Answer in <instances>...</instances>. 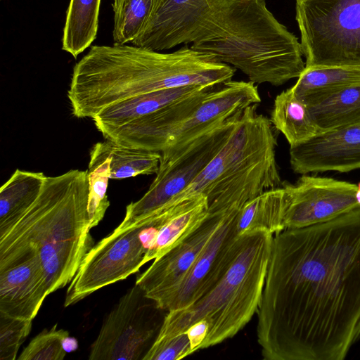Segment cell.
<instances>
[{"label":"cell","mask_w":360,"mask_h":360,"mask_svg":"<svg viewBox=\"0 0 360 360\" xmlns=\"http://www.w3.org/2000/svg\"><path fill=\"white\" fill-rule=\"evenodd\" d=\"M88 197L87 170L46 176L29 209L0 227V266L33 248L41 257L49 294L69 284L94 246Z\"/></svg>","instance_id":"obj_3"},{"label":"cell","mask_w":360,"mask_h":360,"mask_svg":"<svg viewBox=\"0 0 360 360\" xmlns=\"http://www.w3.org/2000/svg\"><path fill=\"white\" fill-rule=\"evenodd\" d=\"M242 111L176 150L161 151L154 180L139 200L127 206L118 226H127L163 207L189 186L225 145Z\"/></svg>","instance_id":"obj_7"},{"label":"cell","mask_w":360,"mask_h":360,"mask_svg":"<svg viewBox=\"0 0 360 360\" xmlns=\"http://www.w3.org/2000/svg\"><path fill=\"white\" fill-rule=\"evenodd\" d=\"M296 1H298V0H296Z\"/></svg>","instance_id":"obj_34"},{"label":"cell","mask_w":360,"mask_h":360,"mask_svg":"<svg viewBox=\"0 0 360 360\" xmlns=\"http://www.w3.org/2000/svg\"><path fill=\"white\" fill-rule=\"evenodd\" d=\"M260 102L255 83L227 81L207 94L193 113L174 129L163 150H176L237 112Z\"/></svg>","instance_id":"obj_13"},{"label":"cell","mask_w":360,"mask_h":360,"mask_svg":"<svg viewBox=\"0 0 360 360\" xmlns=\"http://www.w3.org/2000/svg\"><path fill=\"white\" fill-rule=\"evenodd\" d=\"M267 360H343L360 340V207L273 235L257 309Z\"/></svg>","instance_id":"obj_1"},{"label":"cell","mask_w":360,"mask_h":360,"mask_svg":"<svg viewBox=\"0 0 360 360\" xmlns=\"http://www.w3.org/2000/svg\"><path fill=\"white\" fill-rule=\"evenodd\" d=\"M77 342L75 338L68 337L64 342V348L66 352L75 351L77 348Z\"/></svg>","instance_id":"obj_32"},{"label":"cell","mask_w":360,"mask_h":360,"mask_svg":"<svg viewBox=\"0 0 360 360\" xmlns=\"http://www.w3.org/2000/svg\"><path fill=\"white\" fill-rule=\"evenodd\" d=\"M169 206H172V212L146 253L143 266L164 255L200 224L207 215V200L204 195Z\"/></svg>","instance_id":"obj_19"},{"label":"cell","mask_w":360,"mask_h":360,"mask_svg":"<svg viewBox=\"0 0 360 360\" xmlns=\"http://www.w3.org/2000/svg\"><path fill=\"white\" fill-rule=\"evenodd\" d=\"M241 208L230 211L191 269L155 302L167 311L184 308L211 290L224 276L238 249L236 220Z\"/></svg>","instance_id":"obj_10"},{"label":"cell","mask_w":360,"mask_h":360,"mask_svg":"<svg viewBox=\"0 0 360 360\" xmlns=\"http://www.w3.org/2000/svg\"><path fill=\"white\" fill-rule=\"evenodd\" d=\"M32 320L0 312V360H15L32 329Z\"/></svg>","instance_id":"obj_29"},{"label":"cell","mask_w":360,"mask_h":360,"mask_svg":"<svg viewBox=\"0 0 360 360\" xmlns=\"http://www.w3.org/2000/svg\"><path fill=\"white\" fill-rule=\"evenodd\" d=\"M205 87L186 86L138 95L104 108L91 119L101 132L164 108Z\"/></svg>","instance_id":"obj_17"},{"label":"cell","mask_w":360,"mask_h":360,"mask_svg":"<svg viewBox=\"0 0 360 360\" xmlns=\"http://www.w3.org/2000/svg\"><path fill=\"white\" fill-rule=\"evenodd\" d=\"M290 163L293 172L301 174L360 168V124L321 132L290 146Z\"/></svg>","instance_id":"obj_16"},{"label":"cell","mask_w":360,"mask_h":360,"mask_svg":"<svg viewBox=\"0 0 360 360\" xmlns=\"http://www.w3.org/2000/svg\"><path fill=\"white\" fill-rule=\"evenodd\" d=\"M356 200L358 204L360 205V182L357 185V191L356 192Z\"/></svg>","instance_id":"obj_33"},{"label":"cell","mask_w":360,"mask_h":360,"mask_svg":"<svg viewBox=\"0 0 360 360\" xmlns=\"http://www.w3.org/2000/svg\"><path fill=\"white\" fill-rule=\"evenodd\" d=\"M272 241L273 234L264 231L240 235L237 253L224 276L191 304L169 311L155 341L185 333L201 319L207 322L209 329L200 349L236 335L257 311Z\"/></svg>","instance_id":"obj_5"},{"label":"cell","mask_w":360,"mask_h":360,"mask_svg":"<svg viewBox=\"0 0 360 360\" xmlns=\"http://www.w3.org/2000/svg\"><path fill=\"white\" fill-rule=\"evenodd\" d=\"M88 212L90 226L96 227L103 219L110 206L107 195L108 181L110 179V160L104 158L99 163L89 166Z\"/></svg>","instance_id":"obj_27"},{"label":"cell","mask_w":360,"mask_h":360,"mask_svg":"<svg viewBox=\"0 0 360 360\" xmlns=\"http://www.w3.org/2000/svg\"><path fill=\"white\" fill-rule=\"evenodd\" d=\"M208 329L207 322L201 319L192 324L185 332L188 337L193 353L200 349L201 344L207 335Z\"/></svg>","instance_id":"obj_31"},{"label":"cell","mask_w":360,"mask_h":360,"mask_svg":"<svg viewBox=\"0 0 360 360\" xmlns=\"http://www.w3.org/2000/svg\"><path fill=\"white\" fill-rule=\"evenodd\" d=\"M218 86L205 87L164 108L101 133L105 139L126 146L161 152L168 146L174 129Z\"/></svg>","instance_id":"obj_14"},{"label":"cell","mask_w":360,"mask_h":360,"mask_svg":"<svg viewBox=\"0 0 360 360\" xmlns=\"http://www.w3.org/2000/svg\"><path fill=\"white\" fill-rule=\"evenodd\" d=\"M113 44L132 42L146 28L158 0H112Z\"/></svg>","instance_id":"obj_26"},{"label":"cell","mask_w":360,"mask_h":360,"mask_svg":"<svg viewBox=\"0 0 360 360\" xmlns=\"http://www.w3.org/2000/svg\"><path fill=\"white\" fill-rule=\"evenodd\" d=\"M168 311L135 284L103 319L90 346L89 359L143 360Z\"/></svg>","instance_id":"obj_8"},{"label":"cell","mask_w":360,"mask_h":360,"mask_svg":"<svg viewBox=\"0 0 360 360\" xmlns=\"http://www.w3.org/2000/svg\"><path fill=\"white\" fill-rule=\"evenodd\" d=\"M146 221L143 217L127 226H117L94 245L69 283L65 307L139 271L147 252L141 236Z\"/></svg>","instance_id":"obj_9"},{"label":"cell","mask_w":360,"mask_h":360,"mask_svg":"<svg viewBox=\"0 0 360 360\" xmlns=\"http://www.w3.org/2000/svg\"><path fill=\"white\" fill-rule=\"evenodd\" d=\"M46 176L17 169L0 189V227L25 213L39 195Z\"/></svg>","instance_id":"obj_23"},{"label":"cell","mask_w":360,"mask_h":360,"mask_svg":"<svg viewBox=\"0 0 360 360\" xmlns=\"http://www.w3.org/2000/svg\"><path fill=\"white\" fill-rule=\"evenodd\" d=\"M305 67L360 66V0H298Z\"/></svg>","instance_id":"obj_6"},{"label":"cell","mask_w":360,"mask_h":360,"mask_svg":"<svg viewBox=\"0 0 360 360\" xmlns=\"http://www.w3.org/2000/svg\"><path fill=\"white\" fill-rule=\"evenodd\" d=\"M270 121L285 136L290 146L302 143L321 133L309 106L295 96L291 88L276 97Z\"/></svg>","instance_id":"obj_22"},{"label":"cell","mask_w":360,"mask_h":360,"mask_svg":"<svg viewBox=\"0 0 360 360\" xmlns=\"http://www.w3.org/2000/svg\"><path fill=\"white\" fill-rule=\"evenodd\" d=\"M55 325L37 335L22 350L19 360H63L66 351L64 342L69 337L68 331L58 329Z\"/></svg>","instance_id":"obj_28"},{"label":"cell","mask_w":360,"mask_h":360,"mask_svg":"<svg viewBox=\"0 0 360 360\" xmlns=\"http://www.w3.org/2000/svg\"><path fill=\"white\" fill-rule=\"evenodd\" d=\"M359 84L360 66L305 67L291 89L309 107Z\"/></svg>","instance_id":"obj_18"},{"label":"cell","mask_w":360,"mask_h":360,"mask_svg":"<svg viewBox=\"0 0 360 360\" xmlns=\"http://www.w3.org/2000/svg\"><path fill=\"white\" fill-rule=\"evenodd\" d=\"M229 212H207L200 224L139 274L135 284L155 301L173 288L191 269Z\"/></svg>","instance_id":"obj_12"},{"label":"cell","mask_w":360,"mask_h":360,"mask_svg":"<svg viewBox=\"0 0 360 360\" xmlns=\"http://www.w3.org/2000/svg\"><path fill=\"white\" fill-rule=\"evenodd\" d=\"M286 207L287 195L282 186L258 195L240 209L236 226L238 235L255 231H264L274 235L284 230Z\"/></svg>","instance_id":"obj_21"},{"label":"cell","mask_w":360,"mask_h":360,"mask_svg":"<svg viewBox=\"0 0 360 360\" xmlns=\"http://www.w3.org/2000/svg\"><path fill=\"white\" fill-rule=\"evenodd\" d=\"M49 294L43 264L35 249L27 250L0 270V312L33 320Z\"/></svg>","instance_id":"obj_15"},{"label":"cell","mask_w":360,"mask_h":360,"mask_svg":"<svg viewBox=\"0 0 360 360\" xmlns=\"http://www.w3.org/2000/svg\"><path fill=\"white\" fill-rule=\"evenodd\" d=\"M110 160V179H122L140 174H156L161 158L160 152L126 146L106 139L96 143L90 153L89 166Z\"/></svg>","instance_id":"obj_20"},{"label":"cell","mask_w":360,"mask_h":360,"mask_svg":"<svg viewBox=\"0 0 360 360\" xmlns=\"http://www.w3.org/2000/svg\"><path fill=\"white\" fill-rule=\"evenodd\" d=\"M193 354L186 333L155 341L143 360H179Z\"/></svg>","instance_id":"obj_30"},{"label":"cell","mask_w":360,"mask_h":360,"mask_svg":"<svg viewBox=\"0 0 360 360\" xmlns=\"http://www.w3.org/2000/svg\"><path fill=\"white\" fill-rule=\"evenodd\" d=\"M282 187L287 195L284 229L323 223L360 207L357 185L350 182L303 174L295 184L283 181Z\"/></svg>","instance_id":"obj_11"},{"label":"cell","mask_w":360,"mask_h":360,"mask_svg":"<svg viewBox=\"0 0 360 360\" xmlns=\"http://www.w3.org/2000/svg\"><path fill=\"white\" fill-rule=\"evenodd\" d=\"M236 68L187 46L172 53L134 45H96L75 64L68 96L77 118L153 91L213 86L231 80Z\"/></svg>","instance_id":"obj_2"},{"label":"cell","mask_w":360,"mask_h":360,"mask_svg":"<svg viewBox=\"0 0 360 360\" xmlns=\"http://www.w3.org/2000/svg\"><path fill=\"white\" fill-rule=\"evenodd\" d=\"M321 133L360 124V84L309 107Z\"/></svg>","instance_id":"obj_25"},{"label":"cell","mask_w":360,"mask_h":360,"mask_svg":"<svg viewBox=\"0 0 360 360\" xmlns=\"http://www.w3.org/2000/svg\"><path fill=\"white\" fill-rule=\"evenodd\" d=\"M239 69L255 84L276 85L292 68L298 39L279 22L266 0H202L180 44Z\"/></svg>","instance_id":"obj_4"},{"label":"cell","mask_w":360,"mask_h":360,"mask_svg":"<svg viewBox=\"0 0 360 360\" xmlns=\"http://www.w3.org/2000/svg\"><path fill=\"white\" fill-rule=\"evenodd\" d=\"M101 0H70L62 38V49L75 58L96 37Z\"/></svg>","instance_id":"obj_24"}]
</instances>
